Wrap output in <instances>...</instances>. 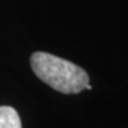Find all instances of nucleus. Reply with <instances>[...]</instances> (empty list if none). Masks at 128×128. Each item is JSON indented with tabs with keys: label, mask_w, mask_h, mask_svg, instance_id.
I'll list each match as a JSON object with an SVG mask.
<instances>
[{
	"label": "nucleus",
	"mask_w": 128,
	"mask_h": 128,
	"mask_svg": "<svg viewBox=\"0 0 128 128\" xmlns=\"http://www.w3.org/2000/svg\"><path fill=\"white\" fill-rule=\"evenodd\" d=\"M32 68L41 81L63 94H77L90 84L88 74L68 60L37 51L32 56Z\"/></svg>",
	"instance_id": "f257e3e1"
},
{
	"label": "nucleus",
	"mask_w": 128,
	"mask_h": 128,
	"mask_svg": "<svg viewBox=\"0 0 128 128\" xmlns=\"http://www.w3.org/2000/svg\"><path fill=\"white\" fill-rule=\"evenodd\" d=\"M0 128H22V121L17 111L3 105L0 107Z\"/></svg>",
	"instance_id": "f03ea898"
}]
</instances>
